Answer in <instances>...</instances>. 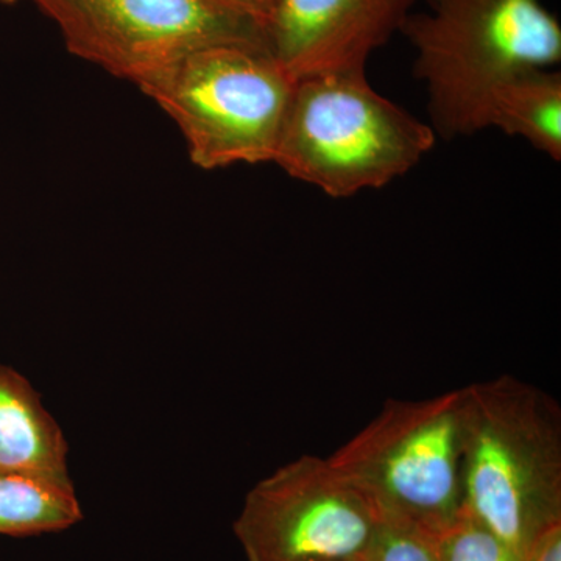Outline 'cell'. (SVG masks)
Listing matches in <instances>:
<instances>
[{"label":"cell","instance_id":"1","mask_svg":"<svg viewBox=\"0 0 561 561\" xmlns=\"http://www.w3.org/2000/svg\"><path fill=\"white\" fill-rule=\"evenodd\" d=\"M465 389V512L524 560L561 523L559 405L511 375Z\"/></svg>","mask_w":561,"mask_h":561},{"label":"cell","instance_id":"2","mask_svg":"<svg viewBox=\"0 0 561 561\" xmlns=\"http://www.w3.org/2000/svg\"><path fill=\"white\" fill-rule=\"evenodd\" d=\"M401 33L415 49L435 135L453 139L485 130L490 92L505 80L561 60V27L541 0H427Z\"/></svg>","mask_w":561,"mask_h":561},{"label":"cell","instance_id":"3","mask_svg":"<svg viewBox=\"0 0 561 561\" xmlns=\"http://www.w3.org/2000/svg\"><path fill=\"white\" fill-rule=\"evenodd\" d=\"M435 131L368 83L365 70L295 81L273 162L332 198L382 190L432 149Z\"/></svg>","mask_w":561,"mask_h":561},{"label":"cell","instance_id":"4","mask_svg":"<svg viewBox=\"0 0 561 561\" xmlns=\"http://www.w3.org/2000/svg\"><path fill=\"white\" fill-rule=\"evenodd\" d=\"M467 389L427 400H389L328 457L386 522L442 534L465 513Z\"/></svg>","mask_w":561,"mask_h":561},{"label":"cell","instance_id":"5","mask_svg":"<svg viewBox=\"0 0 561 561\" xmlns=\"http://www.w3.org/2000/svg\"><path fill=\"white\" fill-rule=\"evenodd\" d=\"M295 80L271 51L213 47L140 91L180 128L203 171L273 162Z\"/></svg>","mask_w":561,"mask_h":561},{"label":"cell","instance_id":"6","mask_svg":"<svg viewBox=\"0 0 561 561\" xmlns=\"http://www.w3.org/2000/svg\"><path fill=\"white\" fill-rule=\"evenodd\" d=\"M70 54L142 88L197 51H271L267 28L221 0H35ZM272 54V51H271Z\"/></svg>","mask_w":561,"mask_h":561},{"label":"cell","instance_id":"7","mask_svg":"<svg viewBox=\"0 0 561 561\" xmlns=\"http://www.w3.org/2000/svg\"><path fill=\"white\" fill-rule=\"evenodd\" d=\"M382 524L330 460L301 456L249 491L234 534L247 561H367Z\"/></svg>","mask_w":561,"mask_h":561},{"label":"cell","instance_id":"8","mask_svg":"<svg viewBox=\"0 0 561 561\" xmlns=\"http://www.w3.org/2000/svg\"><path fill=\"white\" fill-rule=\"evenodd\" d=\"M415 0H276L268 47L295 81L365 70L411 14Z\"/></svg>","mask_w":561,"mask_h":561},{"label":"cell","instance_id":"9","mask_svg":"<svg viewBox=\"0 0 561 561\" xmlns=\"http://www.w3.org/2000/svg\"><path fill=\"white\" fill-rule=\"evenodd\" d=\"M68 442L38 391L0 364V471L69 482Z\"/></svg>","mask_w":561,"mask_h":561},{"label":"cell","instance_id":"10","mask_svg":"<svg viewBox=\"0 0 561 561\" xmlns=\"http://www.w3.org/2000/svg\"><path fill=\"white\" fill-rule=\"evenodd\" d=\"M519 136L534 149L561 160V76L549 69L518 73L490 92L483 128Z\"/></svg>","mask_w":561,"mask_h":561},{"label":"cell","instance_id":"11","mask_svg":"<svg viewBox=\"0 0 561 561\" xmlns=\"http://www.w3.org/2000/svg\"><path fill=\"white\" fill-rule=\"evenodd\" d=\"M81 518L72 481L0 471V535L50 534L69 529Z\"/></svg>","mask_w":561,"mask_h":561},{"label":"cell","instance_id":"12","mask_svg":"<svg viewBox=\"0 0 561 561\" xmlns=\"http://www.w3.org/2000/svg\"><path fill=\"white\" fill-rule=\"evenodd\" d=\"M438 561H523L511 546L467 512L434 537Z\"/></svg>","mask_w":561,"mask_h":561},{"label":"cell","instance_id":"13","mask_svg":"<svg viewBox=\"0 0 561 561\" xmlns=\"http://www.w3.org/2000/svg\"><path fill=\"white\" fill-rule=\"evenodd\" d=\"M368 561H438L434 537L393 522H386Z\"/></svg>","mask_w":561,"mask_h":561},{"label":"cell","instance_id":"14","mask_svg":"<svg viewBox=\"0 0 561 561\" xmlns=\"http://www.w3.org/2000/svg\"><path fill=\"white\" fill-rule=\"evenodd\" d=\"M523 561H561V523L542 531Z\"/></svg>","mask_w":561,"mask_h":561},{"label":"cell","instance_id":"15","mask_svg":"<svg viewBox=\"0 0 561 561\" xmlns=\"http://www.w3.org/2000/svg\"><path fill=\"white\" fill-rule=\"evenodd\" d=\"M221 2L228 3V5L234 7L251 14L261 22H264L265 28H267V22L271 20L272 11L275 9L276 0H221Z\"/></svg>","mask_w":561,"mask_h":561},{"label":"cell","instance_id":"16","mask_svg":"<svg viewBox=\"0 0 561 561\" xmlns=\"http://www.w3.org/2000/svg\"><path fill=\"white\" fill-rule=\"evenodd\" d=\"M0 2H2V3H16V2H20V0H0ZM33 2H35V0H33Z\"/></svg>","mask_w":561,"mask_h":561},{"label":"cell","instance_id":"17","mask_svg":"<svg viewBox=\"0 0 561 561\" xmlns=\"http://www.w3.org/2000/svg\"><path fill=\"white\" fill-rule=\"evenodd\" d=\"M368 561V560H367Z\"/></svg>","mask_w":561,"mask_h":561}]
</instances>
